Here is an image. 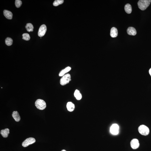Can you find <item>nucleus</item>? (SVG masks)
Listing matches in <instances>:
<instances>
[{"mask_svg":"<svg viewBox=\"0 0 151 151\" xmlns=\"http://www.w3.org/2000/svg\"><path fill=\"white\" fill-rule=\"evenodd\" d=\"M9 133L10 132L8 128H6L4 130H2L0 132L1 135L4 138H7L8 137Z\"/></svg>","mask_w":151,"mask_h":151,"instance_id":"obj_13","label":"nucleus"},{"mask_svg":"<svg viewBox=\"0 0 151 151\" xmlns=\"http://www.w3.org/2000/svg\"><path fill=\"white\" fill-rule=\"evenodd\" d=\"M71 69V68L70 67H67L65 69L62 70L59 73V76H63L65 74L68 73Z\"/></svg>","mask_w":151,"mask_h":151,"instance_id":"obj_15","label":"nucleus"},{"mask_svg":"<svg viewBox=\"0 0 151 151\" xmlns=\"http://www.w3.org/2000/svg\"><path fill=\"white\" fill-rule=\"evenodd\" d=\"M64 2L63 0H56L54 1L53 5L54 6H57L63 4Z\"/></svg>","mask_w":151,"mask_h":151,"instance_id":"obj_20","label":"nucleus"},{"mask_svg":"<svg viewBox=\"0 0 151 151\" xmlns=\"http://www.w3.org/2000/svg\"><path fill=\"white\" fill-rule=\"evenodd\" d=\"M127 33L128 35L135 36L136 35V30L133 27H129L127 29Z\"/></svg>","mask_w":151,"mask_h":151,"instance_id":"obj_9","label":"nucleus"},{"mask_svg":"<svg viewBox=\"0 0 151 151\" xmlns=\"http://www.w3.org/2000/svg\"><path fill=\"white\" fill-rule=\"evenodd\" d=\"M12 116L17 122H19L20 120V117L17 111H14L12 113Z\"/></svg>","mask_w":151,"mask_h":151,"instance_id":"obj_12","label":"nucleus"},{"mask_svg":"<svg viewBox=\"0 0 151 151\" xmlns=\"http://www.w3.org/2000/svg\"><path fill=\"white\" fill-rule=\"evenodd\" d=\"M26 28L27 31L29 32L33 31L34 27L32 24L29 23H28L26 26Z\"/></svg>","mask_w":151,"mask_h":151,"instance_id":"obj_18","label":"nucleus"},{"mask_svg":"<svg viewBox=\"0 0 151 151\" xmlns=\"http://www.w3.org/2000/svg\"><path fill=\"white\" fill-rule=\"evenodd\" d=\"M47 30V27L45 24L41 25L39 28L38 35L39 37H42L46 33Z\"/></svg>","mask_w":151,"mask_h":151,"instance_id":"obj_6","label":"nucleus"},{"mask_svg":"<svg viewBox=\"0 0 151 151\" xmlns=\"http://www.w3.org/2000/svg\"><path fill=\"white\" fill-rule=\"evenodd\" d=\"M22 39L24 40L28 41L30 39V37L29 34L27 33H24L22 35Z\"/></svg>","mask_w":151,"mask_h":151,"instance_id":"obj_21","label":"nucleus"},{"mask_svg":"<svg viewBox=\"0 0 151 151\" xmlns=\"http://www.w3.org/2000/svg\"><path fill=\"white\" fill-rule=\"evenodd\" d=\"M61 151H66L65 150H62Z\"/></svg>","mask_w":151,"mask_h":151,"instance_id":"obj_24","label":"nucleus"},{"mask_svg":"<svg viewBox=\"0 0 151 151\" xmlns=\"http://www.w3.org/2000/svg\"><path fill=\"white\" fill-rule=\"evenodd\" d=\"M119 126L117 124H113L110 128V131L113 135H116L119 133Z\"/></svg>","mask_w":151,"mask_h":151,"instance_id":"obj_7","label":"nucleus"},{"mask_svg":"<svg viewBox=\"0 0 151 151\" xmlns=\"http://www.w3.org/2000/svg\"><path fill=\"white\" fill-rule=\"evenodd\" d=\"M124 10L128 14H130L132 12L131 6L129 4H127L124 7Z\"/></svg>","mask_w":151,"mask_h":151,"instance_id":"obj_16","label":"nucleus"},{"mask_svg":"<svg viewBox=\"0 0 151 151\" xmlns=\"http://www.w3.org/2000/svg\"><path fill=\"white\" fill-rule=\"evenodd\" d=\"M131 145L132 148L133 149H136L138 148L139 146V143L138 140L133 139L131 141Z\"/></svg>","mask_w":151,"mask_h":151,"instance_id":"obj_8","label":"nucleus"},{"mask_svg":"<svg viewBox=\"0 0 151 151\" xmlns=\"http://www.w3.org/2000/svg\"><path fill=\"white\" fill-rule=\"evenodd\" d=\"M6 44L7 46H10L12 45L13 43L12 39L11 38L8 37L5 40Z\"/></svg>","mask_w":151,"mask_h":151,"instance_id":"obj_19","label":"nucleus"},{"mask_svg":"<svg viewBox=\"0 0 151 151\" xmlns=\"http://www.w3.org/2000/svg\"><path fill=\"white\" fill-rule=\"evenodd\" d=\"M36 140L35 139L32 137H30L26 139L22 142V145L24 147H26L29 145L33 144L35 143Z\"/></svg>","mask_w":151,"mask_h":151,"instance_id":"obj_5","label":"nucleus"},{"mask_svg":"<svg viewBox=\"0 0 151 151\" xmlns=\"http://www.w3.org/2000/svg\"><path fill=\"white\" fill-rule=\"evenodd\" d=\"M151 2V0H140L138 2V5L140 9L144 10L150 5Z\"/></svg>","mask_w":151,"mask_h":151,"instance_id":"obj_1","label":"nucleus"},{"mask_svg":"<svg viewBox=\"0 0 151 151\" xmlns=\"http://www.w3.org/2000/svg\"><path fill=\"white\" fill-rule=\"evenodd\" d=\"M22 4V2L20 0H16L15 1V5H16V7L18 8L20 7Z\"/></svg>","mask_w":151,"mask_h":151,"instance_id":"obj_22","label":"nucleus"},{"mask_svg":"<svg viewBox=\"0 0 151 151\" xmlns=\"http://www.w3.org/2000/svg\"><path fill=\"white\" fill-rule=\"evenodd\" d=\"M3 14L5 17L8 19H11L12 18V13L10 11L5 10L3 11Z\"/></svg>","mask_w":151,"mask_h":151,"instance_id":"obj_10","label":"nucleus"},{"mask_svg":"<svg viewBox=\"0 0 151 151\" xmlns=\"http://www.w3.org/2000/svg\"><path fill=\"white\" fill-rule=\"evenodd\" d=\"M149 72L151 76V68L150 69V70H149Z\"/></svg>","mask_w":151,"mask_h":151,"instance_id":"obj_23","label":"nucleus"},{"mask_svg":"<svg viewBox=\"0 0 151 151\" xmlns=\"http://www.w3.org/2000/svg\"><path fill=\"white\" fill-rule=\"evenodd\" d=\"M71 80V76L69 74H67L63 76L60 79V84L62 85H65L68 84Z\"/></svg>","mask_w":151,"mask_h":151,"instance_id":"obj_3","label":"nucleus"},{"mask_svg":"<svg viewBox=\"0 0 151 151\" xmlns=\"http://www.w3.org/2000/svg\"><path fill=\"white\" fill-rule=\"evenodd\" d=\"M75 97L76 99L78 100H80L82 98V94L80 93V91L78 90L75 91L74 94Z\"/></svg>","mask_w":151,"mask_h":151,"instance_id":"obj_17","label":"nucleus"},{"mask_svg":"<svg viewBox=\"0 0 151 151\" xmlns=\"http://www.w3.org/2000/svg\"><path fill=\"white\" fill-rule=\"evenodd\" d=\"M138 131L141 134L145 136L148 135L150 132L148 128L144 125H141L139 126Z\"/></svg>","mask_w":151,"mask_h":151,"instance_id":"obj_4","label":"nucleus"},{"mask_svg":"<svg viewBox=\"0 0 151 151\" xmlns=\"http://www.w3.org/2000/svg\"><path fill=\"white\" fill-rule=\"evenodd\" d=\"M35 105L37 108L40 110H43L46 107V103L43 100L41 99H37L35 102Z\"/></svg>","mask_w":151,"mask_h":151,"instance_id":"obj_2","label":"nucleus"},{"mask_svg":"<svg viewBox=\"0 0 151 151\" xmlns=\"http://www.w3.org/2000/svg\"><path fill=\"white\" fill-rule=\"evenodd\" d=\"M67 107L68 111L72 112L74 110L75 106L71 102H69L67 104Z\"/></svg>","mask_w":151,"mask_h":151,"instance_id":"obj_14","label":"nucleus"},{"mask_svg":"<svg viewBox=\"0 0 151 151\" xmlns=\"http://www.w3.org/2000/svg\"><path fill=\"white\" fill-rule=\"evenodd\" d=\"M118 31L117 28L113 27L111 28L110 31V36L112 38H115L117 36Z\"/></svg>","mask_w":151,"mask_h":151,"instance_id":"obj_11","label":"nucleus"}]
</instances>
